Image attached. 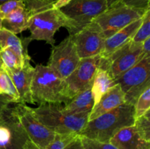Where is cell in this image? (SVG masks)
Returning <instances> with one entry per match:
<instances>
[{
    "label": "cell",
    "mask_w": 150,
    "mask_h": 149,
    "mask_svg": "<svg viewBox=\"0 0 150 149\" xmlns=\"http://www.w3.org/2000/svg\"><path fill=\"white\" fill-rule=\"evenodd\" d=\"M0 94L7 95L19 102V95L11 78L4 68H0Z\"/></svg>",
    "instance_id": "24"
},
{
    "label": "cell",
    "mask_w": 150,
    "mask_h": 149,
    "mask_svg": "<svg viewBox=\"0 0 150 149\" xmlns=\"http://www.w3.org/2000/svg\"><path fill=\"white\" fill-rule=\"evenodd\" d=\"M25 8L29 14L27 29L30 35L23 39L29 45L32 41H45L51 47L55 45L54 34L64 27L68 30L70 23L59 9L53 7L48 0H24Z\"/></svg>",
    "instance_id": "1"
},
{
    "label": "cell",
    "mask_w": 150,
    "mask_h": 149,
    "mask_svg": "<svg viewBox=\"0 0 150 149\" xmlns=\"http://www.w3.org/2000/svg\"><path fill=\"white\" fill-rule=\"evenodd\" d=\"M64 149H83V146H82L80 136L78 135Z\"/></svg>",
    "instance_id": "32"
},
{
    "label": "cell",
    "mask_w": 150,
    "mask_h": 149,
    "mask_svg": "<svg viewBox=\"0 0 150 149\" xmlns=\"http://www.w3.org/2000/svg\"><path fill=\"white\" fill-rule=\"evenodd\" d=\"M23 7H25L24 1L23 0H10L0 4V18L1 20L13 10Z\"/></svg>",
    "instance_id": "29"
},
{
    "label": "cell",
    "mask_w": 150,
    "mask_h": 149,
    "mask_svg": "<svg viewBox=\"0 0 150 149\" xmlns=\"http://www.w3.org/2000/svg\"><path fill=\"white\" fill-rule=\"evenodd\" d=\"M142 18L135 20L133 23H130L122 29L118 31L111 37L105 39L103 51L101 53L100 56L105 58H108L116 51L132 40L136 31L142 24Z\"/></svg>",
    "instance_id": "15"
},
{
    "label": "cell",
    "mask_w": 150,
    "mask_h": 149,
    "mask_svg": "<svg viewBox=\"0 0 150 149\" xmlns=\"http://www.w3.org/2000/svg\"></svg>",
    "instance_id": "40"
},
{
    "label": "cell",
    "mask_w": 150,
    "mask_h": 149,
    "mask_svg": "<svg viewBox=\"0 0 150 149\" xmlns=\"http://www.w3.org/2000/svg\"><path fill=\"white\" fill-rule=\"evenodd\" d=\"M0 60L3 68L8 70L22 68L26 63L30 62V61L23 60L9 48L0 49Z\"/></svg>",
    "instance_id": "22"
},
{
    "label": "cell",
    "mask_w": 150,
    "mask_h": 149,
    "mask_svg": "<svg viewBox=\"0 0 150 149\" xmlns=\"http://www.w3.org/2000/svg\"><path fill=\"white\" fill-rule=\"evenodd\" d=\"M125 5L139 10L143 13H146L149 8V0H120Z\"/></svg>",
    "instance_id": "30"
},
{
    "label": "cell",
    "mask_w": 150,
    "mask_h": 149,
    "mask_svg": "<svg viewBox=\"0 0 150 149\" xmlns=\"http://www.w3.org/2000/svg\"><path fill=\"white\" fill-rule=\"evenodd\" d=\"M0 29H1V19L0 18Z\"/></svg>",
    "instance_id": "38"
},
{
    "label": "cell",
    "mask_w": 150,
    "mask_h": 149,
    "mask_svg": "<svg viewBox=\"0 0 150 149\" xmlns=\"http://www.w3.org/2000/svg\"><path fill=\"white\" fill-rule=\"evenodd\" d=\"M10 1V0H0V4H1L2 3L5 2V1ZM23 1H24V0H23Z\"/></svg>",
    "instance_id": "36"
},
{
    "label": "cell",
    "mask_w": 150,
    "mask_h": 149,
    "mask_svg": "<svg viewBox=\"0 0 150 149\" xmlns=\"http://www.w3.org/2000/svg\"><path fill=\"white\" fill-rule=\"evenodd\" d=\"M149 37H150V10H147L142 17V24L136 31L132 41L136 43H142Z\"/></svg>",
    "instance_id": "26"
},
{
    "label": "cell",
    "mask_w": 150,
    "mask_h": 149,
    "mask_svg": "<svg viewBox=\"0 0 150 149\" xmlns=\"http://www.w3.org/2000/svg\"><path fill=\"white\" fill-rule=\"evenodd\" d=\"M14 102H16L10 96L7 95L0 94V118L6 112V110L10 108V105Z\"/></svg>",
    "instance_id": "31"
},
{
    "label": "cell",
    "mask_w": 150,
    "mask_h": 149,
    "mask_svg": "<svg viewBox=\"0 0 150 149\" xmlns=\"http://www.w3.org/2000/svg\"><path fill=\"white\" fill-rule=\"evenodd\" d=\"M70 36L81 59L100 55L103 51L105 39L100 26L95 21Z\"/></svg>",
    "instance_id": "12"
},
{
    "label": "cell",
    "mask_w": 150,
    "mask_h": 149,
    "mask_svg": "<svg viewBox=\"0 0 150 149\" xmlns=\"http://www.w3.org/2000/svg\"><path fill=\"white\" fill-rule=\"evenodd\" d=\"M114 79L124 93L125 103L134 105L139 96L150 87V56H144L133 67Z\"/></svg>",
    "instance_id": "5"
},
{
    "label": "cell",
    "mask_w": 150,
    "mask_h": 149,
    "mask_svg": "<svg viewBox=\"0 0 150 149\" xmlns=\"http://www.w3.org/2000/svg\"><path fill=\"white\" fill-rule=\"evenodd\" d=\"M109 143L118 149H150V142L142 138L133 125L117 131Z\"/></svg>",
    "instance_id": "16"
},
{
    "label": "cell",
    "mask_w": 150,
    "mask_h": 149,
    "mask_svg": "<svg viewBox=\"0 0 150 149\" xmlns=\"http://www.w3.org/2000/svg\"><path fill=\"white\" fill-rule=\"evenodd\" d=\"M9 48L17 53L25 61H30L31 58L28 53V45L23 39L18 37L13 32L1 28L0 29V49Z\"/></svg>",
    "instance_id": "19"
},
{
    "label": "cell",
    "mask_w": 150,
    "mask_h": 149,
    "mask_svg": "<svg viewBox=\"0 0 150 149\" xmlns=\"http://www.w3.org/2000/svg\"><path fill=\"white\" fill-rule=\"evenodd\" d=\"M116 85L114 79L111 77L107 69L98 67L92 85L95 105H96L104 93Z\"/></svg>",
    "instance_id": "20"
},
{
    "label": "cell",
    "mask_w": 150,
    "mask_h": 149,
    "mask_svg": "<svg viewBox=\"0 0 150 149\" xmlns=\"http://www.w3.org/2000/svg\"><path fill=\"white\" fill-rule=\"evenodd\" d=\"M134 106L135 118L144 115L150 110V87H148L136 100Z\"/></svg>",
    "instance_id": "27"
},
{
    "label": "cell",
    "mask_w": 150,
    "mask_h": 149,
    "mask_svg": "<svg viewBox=\"0 0 150 149\" xmlns=\"http://www.w3.org/2000/svg\"><path fill=\"white\" fill-rule=\"evenodd\" d=\"M32 110L40 122L53 132L60 134H79L87 124L90 114L68 112L59 103L40 104Z\"/></svg>",
    "instance_id": "3"
},
{
    "label": "cell",
    "mask_w": 150,
    "mask_h": 149,
    "mask_svg": "<svg viewBox=\"0 0 150 149\" xmlns=\"http://www.w3.org/2000/svg\"><path fill=\"white\" fill-rule=\"evenodd\" d=\"M95 106V99L91 88L83 91L74 96L64 106L65 110L74 113L91 112Z\"/></svg>",
    "instance_id": "21"
},
{
    "label": "cell",
    "mask_w": 150,
    "mask_h": 149,
    "mask_svg": "<svg viewBox=\"0 0 150 149\" xmlns=\"http://www.w3.org/2000/svg\"><path fill=\"white\" fill-rule=\"evenodd\" d=\"M134 121V106L124 103L88 121L79 135L108 143L117 131L133 125Z\"/></svg>",
    "instance_id": "2"
},
{
    "label": "cell",
    "mask_w": 150,
    "mask_h": 149,
    "mask_svg": "<svg viewBox=\"0 0 150 149\" xmlns=\"http://www.w3.org/2000/svg\"><path fill=\"white\" fill-rule=\"evenodd\" d=\"M12 104L0 118V149H23L27 134L19 122Z\"/></svg>",
    "instance_id": "10"
},
{
    "label": "cell",
    "mask_w": 150,
    "mask_h": 149,
    "mask_svg": "<svg viewBox=\"0 0 150 149\" xmlns=\"http://www.w3.org/2000/svg\"><path fill=\"white\" fill-rule=\"evenodd\" d=\"M80 60L76 45L69 35L58 45L52 47L47 66L64 80L74 71Z\"/></svg>",
    "instance_id": "9"
},
{
    "label": "cell",
    "mask_w": 150,
    "mask_h": 149,
    "mask_svg": "<svg viewBox=\"0 0 150 149\" xmlns=\"http://www.w3.org/2000/svg\"><path fill=\"white\" fill-rule=\"evenodd\" d=\"M144 13L119 1L108 7L93 21L100 26L104 37L107 39L130 23L142 18Z\"/></svg>",
    "instance_id": "7"
},
{
    "label": "cell",
    "mask_w": 150,
    "mask_h": 149,
    "mask_svg": "<svg viewBox=\"0 0 150 149\" xmlns=\"http://www.w3.org/2000/svg\"><path fill=\"white\" fill-rule=\"evenodd\" d=\"M34 70L35 68L32 67L30 62L26 63L22 68L15 70L4 69L18 93L19 102L35 105L31 95V83Z\"/></svg>",
    "instance_id": "14"
},
{
    "label": "cell",
    "mask_w": 150,
    "mask_h": 149,
    "mask_svg": "<svg viewBox=\"0 0 150 149\" xmlns=\"http://www.w3.org/2000/svg\"><path fill=\"white\" fill-rule=\"evenodd\" d=\"M1 67H2V64H1V60H0V68H1Z\"/></svg>",
    "instance_id": "39"
},
{
    "label": "cell",
    "mask_w": 150,
    "mask_h": 149,
    "mask_svg": "<svg viewBox=\"0 0 150 149\" xmlns=\"http://www.w3.org/2000/svg\"><path fill=\"white\" fill-rule=\"evenodd\" d=\"M34 68L31 95L35 105L43 103L67 105L70 99L66 93L64 80L60 78L47 65L37 64Z\"/></svg>",
    "instance_id": "4"
},
{
    "label": "cell",
    "mask_w": 150,
    "mask_h": 149,
    "mask_svg": "<svg viewBox=\"0 0 150 149\" xmlns=\"http://www.w3.org/2000/svg\"><path fill=\"white\" fill-rule=\"evenodd\" d=\"M28 20L29 14L25 7H18L2 19L1 28L17 34L27 30Z\"/></svg>",
    "instance_id": "18"
},
{
    "label": "cell",
    "mask_w": 150,
    "mask_h": 149,
    "mask_svg": "<svg viewBox=\"0 0 150 149\" xmlns=\"http://www.w3.org/2000/svg\"><path fill=\"white\" fill-rule=\"evenodd\" d=\"M48 1H49L50 2H51V3H54V2H55V1H57V0H48Z\"/></svg>",
    "instance_id": "37"
},
{
    "label": "cell",
    "mask_w": 150,
    "mask_h": 149,
    "mask_svg": "<svg viewBox=\"0 0 150 149\" xmlns=\"http://www.w3.org/2000/svg\"><path fill=\"white\" fill-rule=\"evenodd\" d=\"M133 126L142 138L150 142V110L144 115L135 118Z\"/></svg>",
    "instance_id": "25"
},
{
    "label": "cell",
    "mask_w": 150,
    "mask_h": 149,
    "mask_svg": "<svg viewBox=\"0 0 150 149\" xmlns=\"http://www.w3.org/2000/svg\"><path fill=\"white\" fill-rule=\"evenodd\" d=\"M107 8L106 0H72L59 10L70 23L69 35H73Z\"/></svg>",
    "instance_id": "6"
},
{
    "label": "cell",
    "mask_w": 150,
    "mask_h": 149,
    "mask_svg": "<svg viewBox=\"0 0 150 149\" xmlns=\"http://www.w3.org/2000/svg\"><path fill=\"white\" fill-rule=\"evenodd\" d=\"M124 103H125L124 93L120 86L116 84L104 93L99 102L95 105L89 114V121L111 111L114 108H118Z\"/></svg>",
    "instance_id": "17"
},
{
    "label": "cell",
    "mask_w": 150,
    "mask_h": 149,
    "mask_svg": "<svg viewBox=\"0 0 150 149\" xmlns=\"http://www.w3.org/2000/svg\"><path fill=\"white\" fill-rule=\"evenodd\" d=\"M144 56L146 54L142 49V43L130 40L107 58L109 62L108 72L111 77L115 78L137 64Z\"/></svg>",
    "instance_id": "13"
},
{
    "label": "cell",
    "mask_w": 150,
    "mask_h": 149,
    "mask_svg": "<svg viewBox=\"0 0 150 149\" xmlns=\"http://www.w3.org/2000/svg\"><path fill=\"white\" fill-rule=\"evenodd\" d=\"M80 137L83 149H118L109 142L105 143V142L98 141L83 136H80Z\"/></svg>",
    "instance_id": "28"
},
{
    "label": "cell",
    "mask_w": 150,
    "mask_h": 149,
    "mask_svg": "<svg viewBox=\"0 0 150 149\" xmlns=\"http://www.w3.org/2000/svg\"><path fill=\"white\" fill-rule=\"evenodd\" d=\"M106 1H107V4H108V7H111V5L115 4V3L118 2L120 0H106Z\"/></svg>",
    "instance_id": "35"
},
{
    "label": "cell",
    "mask_w": 150,
    "mask_h": 149,
    "mask_svg": "<svg viewBox=\"0 0 150 149\" xmlns=\"http://www.w3.org/2000/svg\"><path fill=\"white\" fill-rule=\"evenodd\" d=\"M79 134H56L55 138L52 143L45 148H40L32 142L28 140L23 146V149H64L72 140H74Z\"/></svg>",
    "instance_id": "23"
},
{
    "label": "cell",
    "mask_w": 150,
    "mask_h": 149,
    "mask_svg": "<svg viewBox=\"0 0 150 149\" xmlns=\"http://www.w3.org/2000/svg\"><path fill=\"white\" fill-rule=\"evenodd\" d=\"M100 55L81 58L74 71L64 79L66 93L71 100L76 95L92 88L94 77L100 64Z\"/></svg>",
    "instance_id": "11"
},
{
    "label": "cell",
    "mask_w": 150,
    "mask_h": 149,
    "mask_svg": "<svg viewBox=\"0 0 150 149\" xmlns=\"http://www.w3.org/2000/svg\"><path fill=\"white\" fill-rule=\"evenodd\" d=\"M71 1L72 0H57V1L53 3V7H54V8L59 9V10L60 8L67 5V4Z\"/></svg>",
    "instance_id": "34"
},
{
    "label": "cell",
    "mask_w": 150,
    "mask_h": 149,
    "mask_svg": "<svg viewBox=\"0 0 150 149\" xmlns=\"http://www.w3.org/2000/svg\"><path fill=\"white\" fill-rule=\"evenodd\" d=\"M15 110L19 122L29 140L40 148H45L54 140L56 133L48 129L35 116L32 108L24 103H15Z\"/></svg>",
    "instance_id": "8"
},
{
    "label": "cell",
    "mask_w": 150,
    "mask_h": 149,
    "mask_svg": "<svg viewBox=\"0 0 150 149\" xmlns=\"http://www.w3.org/2000/svg\"><path fill=\"white\" fill-rule=\"evenodd\" d=\"M142 49L146 55L150 56V37L145 39L143 42H142Z\"/></svg>",
    "instance_id": "33"
}]
</instances>
